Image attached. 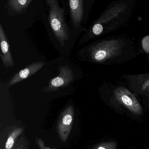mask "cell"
I'll return each mask as SVG.
<instances>
[{
    "instance_id": "1",
    "label": "cell",
    "mask_w": 149,
    "mask_h": 149,
    "mask_svg": "<svg viewBox=\"0 0 149 149\" xmlns=\"http://www.w3.org/2000/svg\"><path fill=\"white\" fill-rule=\"evenodd\" d=\"M48 8V21L54 35L63 47L69 38L66 22L67 7L63 0H45Z\"/></svg>"
},
{
    "instance_id": "2",
    "label": "cell",
    "mask_w": 149,
    "mask_h": 149,
    "mask_svg": "<svg viewBox=\"0 0 149 149\" xmlns=\"http://www.w3.org/2000/svg\"><path fill=\"white\" fill-rule=\"evenodd\" d=\"M73 71L67 65L59 68V74L49 81L48 86L44 88L45 92H55L59 88L66 86L74 80Z\"/></svg>"
},
{
    "instance_id": "3",
    "label": "cell",
    "mask_w": 149,
    "mask_h": 149,
    "mask_svg": "<svg viewBox=\"0 0 149 149\" xmlns=\"http://www.w3.org/2000/svg\"><path fill=\"white\" fill-rule=\"evenodd\" d=\"M74 109L69 106L60 114L57 123V131L60 140L65 143L71 133L74 119Z\"/></svg>"
},
{
    "instance_id": "4",
    "label": "cell",
    "mask_w": 149,
    "mask_h": 149,
    "mask_svg": "<svg viewBox=\"0 0 149 149\" xmlns=\"http://www.w3.org/2000/svg\"><path fill=\"white\" fill-rule=\"evenodd\" d=\"M68 11L70 20L76 29L81 27L84 22L83 0H68Z\"/></svg>"
},
{
    "instance_id": "5",
    "label": "cell",
    "mask_w": 149,
    "mask_h": 149,
    "mask_svg": "<svg viewBox=\"0 0 149 149\" xmlns=\"http://www.w3.org/2000/svg\"><path fill=\"white\" fill-rule=\"evenodd\" d=\"M45 64V63L43 62H35L29 65L13 76L9 82V86H11L32 76L43 68Z\"/></svg>"
},
{
    "instance_id": "6",
    "label": "cell",
    "mask_w": 149,
    "mask_h": 149,
    "mask_svg": "<svg viewBox=\"0 0 149 149\" xmlns=\"http://www.w3.org/2000/svg\"><path fill=\"white\" fill-rule=\"evenodd\" d=\"M0 42L1 47L0 56L4 66L7 69L8 67H13L15 65V63L11 56L8 39L1 23H0Z\"/></svg>"
},
{
    "instance_id": "7",
    "label": "cell",
    "mask_w": 149,
    "mask_h": 149,
    "mask_svg": "<svg viewBox=\"0 0 149 149\" xmlns=\"http://www.w3.org/2000/svg\"><path fill=\"white\" fill-rule=\"evenodd\" d=\"M33 0H8L5 5L6 11L10 15L24 12Z\"/></svg>"
},
{
    "instance_id": "8",
    "label": "cell",
    "mask_w": 149,
    "mask_h": 149,
    "mask_svg": "<svg viewBox=\"0 0 149 149\" xmlns=\"http://www.w3.org/2000/svg\"><path fill=\"white\" fill-rule=\"evenodd\" d=\"M23 129L17 127L9 133L5 142L4 149H15L19 136L23 132Z\"/></svg>"
},
{
    "instance_id": "9",
    "label": "cell",
    "mask_w": 149,
    "mask_h": 149,
    "mask_svg": "<svg viewBox=\"0 0 149 149\" xmlns=\"http://www.w3.org/2000/svg\"><path fill=\"white\" fill-rule=\"evenodd\" d=\"M117 143L115 142L108 141L100 143L93 149H116Z\"/></svg>"
},
{
    "instance_id": "10",
    "label": "cell",
    "mask_w": 149,
    "mask_h": 149,
    "mask_svg": "<svg viewBox=\"0 0 149 149\" xmlns=\"http://www.w3.org/2000/svg\"><path fill=\"white\" fill-rule=\"evenodd\" d=\"M28 141L24 137L18 139L15 149H29Z\"/></svg>"
},
{
    "instance_id": "11",
    "label": "cell",
    "mask_w": 149,
    "mask_h": 149,
    "mask_svg": "<svg viewBox=\"0 0 149 149\" xmlns=\"http://www.w3.org/2000/svg\"><path fill=\"white\" fill-rule=\"evenodd\" d=\"M106 56V52L104 50H99L94 53V59L96 61H100L103 60Z\"/></svg>"
},
{
    "instance_id": "12",
    "label": "cell",
    "mask_w": 149,
    "mask_h": 149,
    "mask_svg": "<svg viewBox=\"0 0 149 149\" xmlns=\"http://www.w3.org/2000/svg\"><path fill=\"white\" fill-rule=\"evenodd\" d=\"M103 30V26L100 23L96 24L94 25L92 28L93 33L96 36L101 34Z\"/></svg>"
},
{
    "instance_id": "13",
    "label": "cell",
    "mask_w": 149,
    "mask_h": 149,
    "mask_svg": "<svg viewBox=\"0 0 149 149\" xmlns=\"http://www.w3.org/2000/svg\"><path fill=\"white\" fill-rule=\"evenodd\" d=\"M36 143L40 149H52L46 146L43 139L39 137L36 138Z\"/></svg>"
},
{
    "instance_id": "14",
    "label": "cell",
    "mask_w": 149,
    "mask_h": 149,
    "mask_svg": "<svg viewBox=\"0 0 149 149\" xmlns=\"http://www.w3.org/2000/svg\"><path fill=\"white\" fill-rule=\"evenodd\" d=\"M91 0H83L84 1V21H86L87 17L88 14V7Z\"/></svg>"
},
{
    "instance_id": "15",
    "label": "cell",
    "mask_w": 149,
    "mask_h": 149,
    "mask_svg": "<svg viewBox=\"0 0 149 149\" xmlns=\"http://www.w3.org/2000/svg\"><path fill=\"white\" fill-rule=\"evenodd\" d=\"M142 45L144 50L149 52V36L146 37L142 41Z\"/></svg>"
},
{
    "instance_id": "16",
    "label": "cell",
    "mask_w": 149,
    "mask_h": 149,
    "mask_svg": "<svg viewBox=\"0 0 149 149\" xmlns=\"http://www.w3.org/2000/svg\"><path fill=\"white\" fill-rule=\"evenodd\" d=\"M122 100L123 102L127 106H130L133 104L132 100L128 96L126 95H123L122 98Z\"/></svg>"
}]
</instances>
